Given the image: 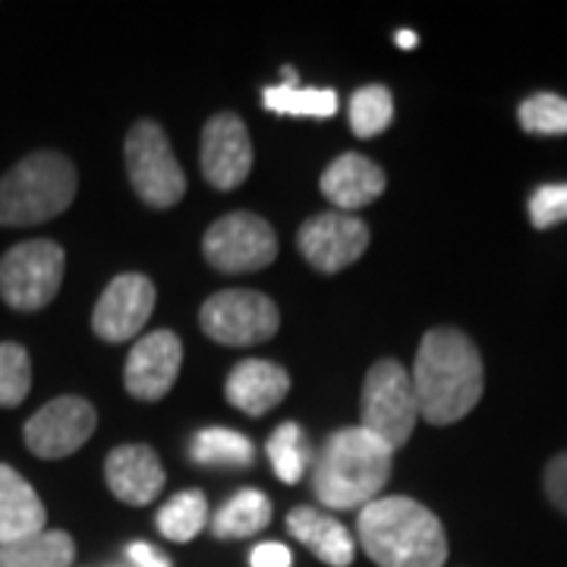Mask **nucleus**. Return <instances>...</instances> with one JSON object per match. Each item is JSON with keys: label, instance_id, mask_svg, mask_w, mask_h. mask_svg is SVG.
<instances>
[{"label": "nucleus", "instance_id": "obj_30", "mask_svg": "<svg viewBox=\"0 0 567 567\" xmlns=\"http://www.w3.org/2000/svg\"><path fill=\"white\" fill-rule=\"evenodd\" d=\"M546 495L551 505L567 514V451L551 457L546 466Z\"/></svg>", "mask_w": 567, "mask_h": 567}, {"label": "nucleus", "instance_id": "obj_21", "mask_svg": "<svg viewBox=\"0 0 567 567\" xmlns=\"http://www.w3.org/2000/svg\"><path fill=\"white\" fill-rule=\"evenodd\" d=\"M271 520V502L259 488H240L234 498H227L215 517L208 520L212 533L218 539H249L256 533H262Z\"/></svg>", "mask_w": 567, "mask_h": 567}, {"label": "nucleus", "instance_id": "obj_16", "mask_svg": "<svg viewBox=\"0 0 567 567\" xmlns=\"http://www.w3.org/2000/svg\"><path fill=\"white\" fill-rule=\"evenodd\" d=\"M385 171L365 155L347 152L324 167L322 196L334 205V212H360L385 193Z\"/></svg>", "mask_w": 567, "mask_h": 567}, {"label": "nucleus", "instance_id": "obj_15", "mask_svg": "<svg viewBox=\"0 0 567 567\" xmlns=\"http://www.w3.org/2000/svg\"><path fill=\"white\" fill-rule=\"evenodd\" d=\"M104 476L123 505L142 507L155 502L164 488V466L148 445H121L107 454Z\"/></svg>", "mask_w": 567, "mask_h": 567}, {"label": "nucleus", "instance_id": "obj_3", "mask_svg": "<svg viewBox=\"0 0 567 567\" xmlns=\"http://www.w3.org/2000/svg\"><path fill=\"white\" fill-rule=\"evenodd\" d=\"M365 555L379 567H445L447 536L442 520L404 495H382L357 517Z\"/></svg>", "mask_w": 567, "mask_h": 567}, {"label": "nucleus", "instance_id": "obj_5", "mask_svg": "<svg viewBox=\"0 0 567 567\" xmlns=\"http://www.w3.org/2000/svg\"><path fill=\"white\" fill-rule=\"evenodd\" d=\"M420 420L413 379L398 360H379L365 372L363 429L382 439L391 451L410 442Z\"/></svg>", "mask_w": 567, "mask_h": 567}, {"label": "nucleus", "instance_id": "obj_29", "mask_svg": "<svg viewBox=\"0 0 567 567\" xmlns=\"http://www.w3.org/2000/svg\"><path fill=\"white\" fill-rule=\"evenodd\" d=\"M529 221L536 230L567 221V183H543L529 196Z\"/></svg>", "mask_w": 567, "mask_h": 567}, {"label": "nucleus", "instance_id": "obj_27", "mask_svg": "<svg viewBox=\"0 0 567 567\" xmlns=\"http://www.w3.org/2000/svg\"><path fill=\"white\" fill-rule=\"evenodd\" d=\"M517 121L529 136H567V99L555 92H536L520 104Z\"/></svg>", "mask_w": 567, "mask_h": 567}, {"label": "nucleus", "instance_id": "obj_34", "mask_svg": "<svg viewBox=\"0 0 567 567\" xmlns=\"http://www.w3.org/2000/svg\"><path fill=\"white\" fill-rule=\"evenodd\" d=\"M107 567H136V565H130V561H114V565H107Z\"/></svg>", "mask_w": 567, "mask_h": 567}, {"label": "nucleus", "instance_id": "obj_22", "mask_svg": "<svg viewBox=\"0 0 567 567\" xmlns=\"http://www.w3.org/2000/svg\"><path fill=\"white\" fill-rule=\"evenodd\" d=\"M76 543L63 529H44L32 539L0 546V567H73Z\"/></svg>", "mask_w": 567, "mask_h": 567}, {"label": "nucleus", "instance_id": "obj_6", "mask_svg": "<svg viewBox=\"0 0 567 567\" xmlns=\"http://www.w3.org/2000/svg\"><path fill=\"white\" fill-rule=\"evenodd\" d=\"M61 244L25 240L3 252L0 259V297L17 312H39L58 297L63 284Z\"/></svg>", "mask_w": 567, "mask_h": 567}, {"label": "nucleus", "instance_id": "obj_9", "mask_svg": "<svg viewBox=\"0 0 567 567\" xmlns=\"http://www.w3.org/2000/svg\"><path fill=\"white\" fill-rule=\"evenodd\" d=\"M205 262L224 275L259 271L275 262L278 237L271 224L252 212H230L205 230L203 240Z\"/></svg>", "mask_w": 567, "mask_h": 567}, {"label": "nucleus", "instance_id": "obj_17", "mask_svg": "<svg viewBox=\"0 0 567 567\" xmlns=\"http://www.w3.org/2000/svg\"><path fill=\"white\" fill-rule=\"evenodd\" d=\"M227 401L246 416H262L281 404L290 391L287 369L271 360H244L227 375Z\"/></svg>", "mask_w": 567, "mask_h": 567}, {"label": "nucleus", "instance_id": "obj_4", "mask_svg": "<svg viewBox=\"0 0 567 567\" xmlns=\"http://www.w3.org/2000/svg\"><path fill=\"white\" fill-rule=\"evenodd\" d=\"M76 167L58 152H35L0 177V227H35L76 199Z\"/></svg>", "mask_w": 567, "mask_h": 567}, {"label": "nucleus", "instance_id": "obj_31", "mask_svg": "<svg viewBox=\"0 0 567 567\" xmlns=\"http://www.w3.org/2000/svg\"><path fill=\"white\" fill-rule=\"evenodd\" d=\"M293 555L284 543H259L249 555V567H290Z\"/></svg>", "mask_w": 567, "mask_h": 567}, {"label": "nucleus", "instance_id": "obj_10", "mask_svg": "<svg viewBox=\"0 0 567 567\" xmlns=\"http://www.w3.org/2000/svg\"><path fill=\"white\" fill-rule=\"evenodd\" d=\"M95 406L85 398L76 394H63L41 406L39 413L25 423V445L35 457L44 461H61L70 457L73 451H80L92 432H95Z\"/></svg>", "mask_w": 567, "mask_h": 567}, {"label": "nucleus", "instance_id": "obj_13", "mask_svg": "<svg viewBox=\"0 0 567 567\" xmlns=\"http://www.w3.org/2000/svg\"><path fill=\"white\" fill-rule=\"evenodd\" d=\"M183 365V344L174 331H152L140 338L123 369L126 391L136 401H162L174 388Z\"/></svg>", "mask_w": 567, "mask_h": 567}, {"label": "nucleus", "instance_id": "obj_1", "mask_svg": "<svg viewBox=\"0 0 567 567\" xmlns=\"http://www.w3.org/2000/svg\"><path fill=\"white\" fill-rule=\"evenodd\" d=\"M410 379L420 416L432 425L461 423L480 404L486 385L483 357L457 328H432L425 334Z\"/></svg>", "mask_w": 567, "mask_h": 567}, {"label": "nucleus", "instance_id": "obj_14", "mask_svg": "<svg viewBox=\"0 0 567 567\" xmlns=\"http://www.w3.org/2000/svg\"><path fill=\"white\" fill-rule=\"evenodd\" d=\"M252 171L249 130L237 114H215L203 130V174L215 189H237Z\"/></svg>", "mask_w": 567, "mask_h": 567}, {"label": "nucleus", "instance_id": "obj_24", "mask_svg": "<svg viewBox=\"0 0 567 567\" xmlns=\"http://www.w3.org/2000/svg\"><path fill=\"white\" fill-rule=\"evenodd\" d=\"M208 520H212L208 502H205V495L199 488L177 492L158 511V529H162L164 539H171V543H189V539H196L208 527Z\"/></svg>", "mask_w": 567, "mask_h": 567}, {"label": "nucleus", "instance_id": "obj_18", "mask_svg": "<svg viewBox=\"0 0 567 567\" xmlns=\"http://www.w3.org/2000/svg\"><path fill=\"white\" fill-rule=\"evenodd\" d=\"M48 511L39 492L13 466L0 464V546H13L44 533Z\"/></svg>", "mask_w": 567, "mask_h": 567}, {"label": "nucleus", "instance_id": "obj_7", "mask_svg": "<svg viewBox=\"0 0 567 567\" xmlns=\"http://www.w3.org/2000/svg\"><path fill=\"white\" fill-rule=\"evenodd\" d=\"M126 174L142 203L152 208H171L186 193L183 167L155 121H140L126 136Z\"/></svg>", "mask_w": 567, "mask_h": 567}, {"label": "nucleus", "instance_id": "obj_32", "mask_svg": "<svg viewBox=\"0 0 567 567\" xmlns=\"http://www.w3.org/2000/svg\"><path fill=\"white\" fill-rule=\"evenodd\" d=\"M126 561L136 567H171V558L148 543H130L126 546Z\"/></svg>", "mask_w": 567, "mask_h": 567}, {"label": "nucleus", "instance_id": "obj_20", "mask_svg": "<svg viewBox=\"0 0 567 567\" xmlns=\"http://www.w3.org/2000/svg\"><path fill=\"white\" fill-rule=\"evenodd\" d=\"M262 104L271 114H281V117H316V121H328L338 111V95L331 89H303L297 82V73L287 66L281 85L265 89Z\"/></svg>", "mask_w": 567, "mask_h": 567}, {"label": "nucleus", "instance_id": "obj_2", "mask_svg": "<svg viewBox=\"0 0 567 567\" xmlns=\"http://www.w3.org/2000/svg\"><path fill=\"white\" fill-rule=\"evenodd\" d=\"M394 451L365 432L363 425H350L328 435L312 466L316 498L331 511H363L391 480Z\"/></svg>", "mask_w": 567, "mask_h": 567}, {"label": "nucleus", "instance_id": "obj_8", "mask_svg": "<svg viewBox=\"0 0 567 567\" xmlns=\"http://www.w3.org/2000/svg\"><path fill=\"white\" fill-rule=\"evenodd\" d=\"M199 324L218 344L252 347L278 334L281 312L259 290H221L205 300Z\"/></svg>", "mask_w": 567, "mask_h": 567}, {"label": "nucleus", "instance_id": "obj_26", "mask_svg": "<svg viewBox=\"0 0 567 567\" xmlns=\"http://www.w3.org/2000/svg\"><path fill=\"white\" fill-rule=\"evenodd\" d=\"M394 121V99L385 85H363L350 99V126L360 140L385 133Z\"/></svg>", "mask_w": 567, "mask_h": 567}, {"label": "nucleus", "instance_id": "obj_19", "mask_svg": "<svg viewBox=\"0 0 567 567\" xmlns=\"http://www.w3.org/2000/svg\"><path fill=\"white\" fill-rule=\"evenodd\" d=\"M287 529L328 567H350L357 558V543L344 524L316 507H293L287 514Z\"/></svg>", "mask_w": 567, "mask_h": 567}, {"label": "nucleus", "instance_id": "obj_25", "mask_svg": "<svg viewBox=\"0 0 567 567\" xmlns=\"http://www.w3.org/2000/svg\"><path fill=\"white\" fill-rule=\"evenodd\" d=\"M309 445H306V435L303 429L297 423H281L275 432H271V439H268V461L275 466V476L287 483V486H293V483H300L306 473V466H309Z\"/></svg>", "mask_w": 567, "mask_h": 567}, {"label": "nucleus", "instance_id": "obj_11", "mask_svg": "<svg viewBox=\"0 0 567 567\" xmlns=\"http://www.w3.org/2000/svg\"><path fill=\"white\" fill-rule=\"evenodd\" d=\"M297 246L303 259L324 275L344 271L369 249V227L357 215L347 212H322L312 215L297 234Z\"/></svg>", "mask_w": 567, "mask_h": 567}, {"label": "nucleus", "instance_id": "obj_28", "mask_svg": "<svg viewBox=\"0 0 567 567\" xmlns=\"http://www.w3.org/2000/svg\"><path fill=\"white\" fill-rule=\"evenodd\" d=\"M32 388L29 350L13 341L0 344V406H20Z\"/></svg>", "mask_w": 567, "mask_h": 567}, {"label": "nucleus", "instance_id": "obj_33", "mask_svg": "<svg viewBox=\"0 0 567 567\" xmlns=\"http://www.w3.org/2000/svg\"><path fill=\"white\" fill-rule=\"evenodd\" d=\"M398 44H401L404 51H410V48H416V44H420V39H416L410 29H401V32H398Z\"/></svg>", "mask_w": 567, "mask_h": 567}, {"label": "nucleus", "instance_id": "obj_12", "mask_svg": "<svg viewBox=\"0 0 567 567\" xmlns=\"http://www.w3.org/2000/svg\"><path fill=\"white\" fill-rule=\"evenodd\" d=\"M155 309V284L145 275L126 271L104 287L92 312V328L107 344H123L140 334Z\"/></svg>", "mask_w": 567, "mask_h": 567}, {"label": "nucleus", "instance_id": "obj_23", "mask_svg": "<svg viewBox=\"0 0 567 567\" xmlns=\"http://www.w3.org/2000/svg\"><path fill=\"white\" fill-rule=\"evenodd\" d=\"M189 457L199 466H249L256 461V445L234 429H203L193 435Z\"/></svg>", "mask_w": 567, "mask_h": 567}]
</instances>
